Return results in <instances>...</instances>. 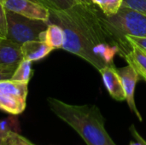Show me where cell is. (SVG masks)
Listing matches in <instances>:
<instances>
[{"mask_svg":"<svg viewBox=\"0 0 146 145\" xmlns=\"http://www.w3.org/2000/svg\"><path fill=\"white\" fill-rule=\"evenodd\" d=\"M50 9V23L59 25L64 32L62 50L84 59L98 71L115 65L119 54L125 57L131 50L129 41L121 39L96 4L75 3L65 10Z\"/></svg>","mask_w":146,"mask_h":145,"instance_id":"1","label":"cell"},{"mask_svg":"<svg viewBox=\"0 0 146 145\" xmlns=\"http://www.w3.org/2000/svg\"><path fill=\"white\" fill-rule=\"evenodd\" d=\"M50 110L69 125L87 145H116L105 129V120L96 105H71L56 98L47 99Z\"/></svg>","mask_w":146,"mask_h":145,"instance_id":"2","label":"cell"},{"mask_svg":"<svg viewBox=\"0 0 146 145\" xmlns=\"http://www.w3.org/2000/svg\"><path fill=\"white\" fill-rule=\"evenodd\" d=\"M6 38L21 45L27 41L39 39V34L49 25V22L30 19L9 10H6Z\"/></svg>","mask_w":146,"mask_h":145,"instance_id":"3","label":"cell"},{"mask_svg":"<svg viewBox=\"0 0 146 145\" xmlns=\"http://www.w3.org/2000/svg\"><path fill=\"white\" fill-rule=\"evenodd\" d=\"M107 21L123 40L127 36L146 37V15L126 5H121L119 11L112 16H106Z\"/></svg>","mask_w":146,"mask_h":145,"instance_id":"4","label":"cell"},{"mask_svg":"<svg viewBox=\"0 0 146 145\" xmlns=\"http://www.w3.org/2000/svg\"><path fill=\"white\" fill-rule=\"evenodd\" d=\"M28 83L13 79L0 80V110L19 115L27 106Z\"/></svg>","mask_w":146,"mask_h":145,"instance_id":"5","label":"cell"},{"mask_svg":"<svg viewBox=\"0 0 146 145\" xmlns=\"http://www.w3.org/2000/svg\"><path fill=\"white\" fill-rule=\"evenodd\" d=\"M6 10L50 23V9L38 0H2Z\"/></svg>","mask_w":146,"mask_h":145,"instance_id":"6","label":"cell"},{"mask_svg":"<svg viewBox=\"0 0 146 145\" xmlns=\"http://www.w3.org/2000/svg\"><path fill=\"white\" fill-rule=\"evenodd\" d=\"M119 75L121 79L122 85H123V90L126 95V101L131 109V111L135 114V115L139 119L140 121H142V116L138 110L135 103V99H134V93H135V87L136 84L139 79V74L135 71V69L130 66L127 65L122 68L118 69Z\"/></svg>","mask_w":146,"mask_h":145,"instance_id":"7","label":"cell"},{"mask_svg":"<svg viewBox=\"0 0 146 145\" xmlns=\"http://www.w3.org/2000/svg\"><path fill=\"white\" fill-rule=\"evenodd\" d=\"M101 75L109 94L116 101L126 100V95L123 90L121 79L119 75L118 69L115 65L106 66L98 71Z\"/></svg>","mask_w":146,"mask_h":145,"instance_id":"8","label":"cell"},{"mask_svg":"<svg viewBox=\"0 0 146 145\" xmlns=\"http://www.w3.org/2000/svg\"><path fill=\"white\" fill-rule=\"evenodd\" d=\"M21 49L23 59L32 62L44 58L54 50L47 43L39 39L27 41L21 45Z\"/></svg>","mask_w":146,"mask_h":145,"instance_id":"9","label":"cell"},{"mask_svg":"<svg viewBox=\"0 0 146 145\" xmlns=\"http://www.w3.org/2000/svg\"><path fill=\"white\" fill-rule=\"evenodd\" d=\"M22 59L21 44L7 38L0 40V65L18 66Z\"/></svg>","mask_w":146,"mask_h":145,"instance_id":"10","label":"cell"},{"mask_svg":"<svg viewBox=\"0 0 146 145\" xmlns=\"http://www.w3.org/2000/svg\"><path fill=\"white\" fill-rule=\"evenodd\" d=\"M129 43L132 45V50L124 58L128 65L135 69L139 79L146 81V50L133 43Z\"/></svg>","mask_w":146,"mask_h":145,"instance_id":"11","label":"cell"},{"mask_svg":"<svg viewBox=\"0 0 146 145\" xmlns=\"http://www.w3.org/2000/svg\"><path fill=\"white\" fill-rule=\"evenodd\" d=\"M39 40L44 41L53 49H62L64 43L63 29L56 23H49L47 28L39 34Z\"/></svg>","mask_w":146,"mask_h":145,"instance_id":"12","label":"cell"},{"mask_svg":"<svg viewBox=\"0 0 146 145\" xmlns=\"http://www.w3.org/2000/svg\"><path fill=\"white\" fill-rule=\"evenodd\" d=\"M33 75L32 62L22 59L15 68L10 79L28 83Z\"/></svg>","mask_w":146,"mask_h":145,"instance_id":"13","label":"cell"},{"mask_svg":"<svg viewBox=\"0 0 146 145\" xmlns=\"http://www.w3.org/2000/svg\"><path fill=\"white\" fill-rule=\"evenodd\" d=\"M106 16L115 15L122 5L123 0H92Z\"/></svg>","mask_w":146,"mask_h":145,"instance_id":"14","label":"cell"},{"mask_svg":"<svg viewBox=\"0 0 146 145\" xmlns=\"http://www.w3.org/2000/svg\"><path fill=\"white\" fill-rule=\"evenodd\" d=\"M48 9L56 10H65L75 4L74 0H40Z\"/></svg>","mask_w":146,"mask_h":145,"instance_id":"15","label":"cell"},{"mask_svg":"<svg viewBox=\"0 0 146 145\" xmlns=\"http://www.w3.org/2000/svg\"><path fill=\"white\" fill-rule=\"evenodd\" d=\"M19 124L15 118L9 117L0 121V136H7L10 132L18 130Z\"/></svg>","mask_w":146,"mask_h":145,"instance_id":"16","label":"cell"},{"mask_svg":"<svg viewBox=\"0 0 146 145\" xmlns=\"http://www.w3.org/2000/svg\"><path fill=\"white\" fill-rule=\"evenodd\" d=\"M5 145H35L15 132H10L5 138Z\"/></svg>","mask_w":146,"mask_h":145,"instance_id":"17","label":"cell"},{"mask_svg":"<svg viewBox=\"0 0 146 145\" xmlns=\"http://www.w3.org/2000/svg\"><path fill=\"white\" fill-rule=\"evenodd\" d=\"M122 4L146 15V0H123Z\"/></svg>","mask_w":146,"mask_h":145,"instance_id":"18","label":"cell"},{"mask_svg":"<svg viewBox=\"0 0 146 145\" xmlns=\"http://www.w3.org/2000/svg\"><path fill=\"white\" fill-rule=\"evenodd\" d=\"M7 37V21H6V9L0 0V38H6Z\"/></svg>","mask_w":146,"mask_h":145,"instance_id":"19","label":"cell"},{"mask_svg":"<svg viewBox=\"0 0 146 145\" xmlns=\"http://www.w3.org/2000/svg\"><path fill=\"white\" fill-rule=\"evenodd\" d=\"M17 66H3L0 65V80L10 79Z\"/></svg>","mask_w":146,"mask_h":145,"instance_id":"20","label":"cell"},{"mask_svg":"<svg viewBox=\"0 0 146 145\" xmlns=\"http://www.w3.org/2000/svg\"><path fill=\"white\" fill-rule=\"evenodd\" d=\"M126 38L129 42L139 45V47H141L142 49L146 50V37H137V36H130V35H128Z\"/></svg>","mask_w":146,"mask_h":145,"instance_id":"21","label":"cell"},{"mask_svg":"<svg viewBox=\"0 0 146 145\" xmlns=\"http://www.w3.org/2000/svg\"><path fill=\"white\" fill-rule=\"evenodd\" d=\"M130 132H131L133 137L135 138V140H136L137 142L140 143L142 145H146V141L141 137V135L138 132V131L136 130L134 125H132V126H130Z\"/></svg>","mask_w":146,"mask_h":145,"instance_id":"22","label":"cell"},{"mask_svg":"<svg viewBox=\"0 0 146 145\" xmlns=\"http://www.w3.org/2000/svg\"><path fill=\"white\" fill-rule=\"evenodd\" d=\"M75 3H85V4H89L92 3V0H74Z\"/></svg>","mask_w":146,"mask_h":145,"instance_id":"23","label":"cell"},{"mask_svg":"<svg viewBox=\"0 0 146 145\" xmlns=\"http://www.w3.org/2000/svg\"><path fill=\"white\" fill-rule=\"evenodd\" d=\"M6 136H0V145H5Z\"/></svg>","mask_w":146,"mask_h":145,"instance_id":"24","label":"cell"},{"mask_svg":"<svg viewBox=\"0 0 146 145\" xmlns=\"http://www.w3.org/2000/svg\"><path fill=\"white\" fill-rule=\"evenodd\" d=\"M129 145H142V144H141L140 143H139V142H137V143H135V142H131Z\"/></svg>","mask_w":146,"mask_h":145,"instance_id":"25","label":"cell"},{"mask_svg":"<svg viewBox=\"0 0 146 145\" xmlns=\"http://www.w3.org/2000/svg\"><path fill=\"white\" fill-rule=\"evenodd\" d=\"M1 39H3V38H0V40H1Z\"/></svg>","mask_w":146,"mask_h":145,"instance_id":"26","label":"cell"},{"mask_svg":"<svg viewBox=\"0 0 146 145\" xmlns=\"http://www.w3.org/2000/svg\"><path fill=\"white\" fill-rule=\"evenodd\" d=\"M38 1H40V0H38Z\"/></svg>","mask_w":146,"mask_h":145,"instance_id":"27","label":"cell"}]
</instances>
